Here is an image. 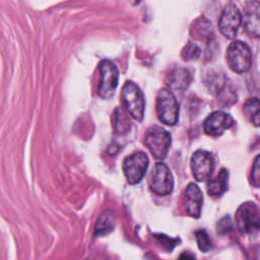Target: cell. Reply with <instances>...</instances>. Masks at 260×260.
<instances>
[{
	"label": "cell",
	"mask_w": 260,
	"mask_h": 260,
	"mask_svg": "<svg viewBox=\"0 0 260 260\" xmlns=\"http://www.w3.org/2000/svg\"><path fill=\"white\" fill-rule=\"evenodd\" d=\"M250 180H251V183L253 186L260 187V154L257 155L254 160L252 171H251Z\"/></svg>",
	"instance_id": "cell-21"
},
{
	"label": "cell",
	"mask_w": 260,
	"mask_h": 260,
	"mask_svg": "<svg viewBox=\"0 0 260 260\" xmlns=\"http://www.w3.org/2000/svg\"><path fill=\"white\" fill-rule=\"evenodd\" d=\"M149 187L157 195H168L174 188V178L170 169L162 162L153 166L149 175Z\"/></svg>",
	"instance_id": "cell-7"
},
{
	"label": "cell",
	"mask_w": 260,
	"mask_h": 260,
	"mask_svg": "<svg viewBox=\"0 0 260 260\" xmlns=\"http://www.w3.org/2000/svg\"><path fill=\"white\" fill-rule=\"evenodd\" d=\"M113 126H114L115 132L119 134L125 133L130 126V121L128 119V116L121 109H116L114 112Z\"/></svg>",
	"instance_id": "cell-18"
},
{
	"label": "cell",
	"mask_w": 260,
	"mask_h": 260,
	"mask_svg": "<svg viewBox=\"0 0 260 260\" xmlns=\"http://www.w3.org/2000/svg\"><path fill=\"white\" fill-rule=\"evenodd\" d=\"M244 27L246 32L253 38H260V2L250 1L244 9Z\"/></svg>",
	"instance_id": "cell-12"
},
{
	"label": "cell",
	"mask_w": 260,
	"mask_h": 260,
	"mask_svg": "<svg viewBox=\"0 0 260 260\" xmlns=\"http://www.w3.org/2000/svg\"><path fill=\"white\" fill-rule=\"evenodd\" d=\"M214 168L212 155L205 150H197L191 157V170L197 181H205L209 179Z\"/></svg>",
	"instance_id": "cell-10"
},
{
	"label": "cell",
	"mask_w": 260,
	"mask_h": 260,
	"mask_svg": "<svg viewBox=\"0 0 260 260\" xmlns=\"http://www.w3.org/2000/svg\"><path fill=\"white\" fill-rule=\"evenodd\" d=\"M115 219L112 211H105L98 219L95 224V236H105L113 231Z\"/></svg>",
	"instance_id": "cell-17"
},
{
	"label": "cell",
	"mask_w": 260,
	"mask_h": 260,
	"mask_svg": "<svg viewBox=\"0 0 260 260\" xmlns=\"http://www.w3.org/2000/svg\"><path fill=\"white\" fill-rule=\"evenodd\" d=\"M99 69L101 78L98 86V94L103 99H109L116 91L119 79V70L110 60H103L100 63Z\"/></svg>",
	"instance_id": "cell-6"
},
{
	"label": "cell",
	"mask_w": 260,
	"mask_h": 260,
	"mask_svg": "<svg viewBox=\"0 0 260 260\" xmlns=\"http://www.w3.org/2000/svg\"><path fill=\"white\" fill-rule=\"evenodd\" d=\"M229 187V173L225 169H221L216 178L209 180L207 183V193L212 197L221 196Z\"/></svg>",
	"instance_id": "cell-14"
},
{
	"label": "cell",
	"mask_w": 260,
	"mask_h": 260,
	"mask_svg": "<svg viewBox=\"0 0 260 260\" xmlns=\"http://www.w3.org/2000/svg\"><path fill=\"white\" fill-rule=\"evenodd\" d=\"M202 203L203 197L198 186L194 183L189 184L184 192V207L187 213L194 218L199 217Z\"/></svg>",
	"instance_id": "cell-13"
},
{
	"label": "cell",
	"mask_w": 260,
	"mask_h": 260,
	"mask_svg": "<svg viewBox=\"0 0 260 260\" xmlns=\"http://www.w3.org/2000/svg\"><path fill=\"white\" fill-rule=\"evenodd\" d=\"M167 83L170 88L184 90L190 83V73L188 70L183 68L174 69L169 73Z\"/></svg>",
	"instance_id": "cell-15"
},
{
	"label": "cell",
	"mask_w": 260,
	"mask_h": 260,
	"mask_svg": "<svg viewBox=\"0 0 260 260\" xmlns=\"http://www.w3.org/2000/svg\"><path fill=\"white\" fill-rule=\"evenodd\" d=\"M196 241L198 244V248L202 252H207L211 249V243L209 241L208 235L204 231H199L196 233Z\"/></svg>",
	"instance_id": "cell-19"
},
{
	"label": "cell",
	"mask_w": 260,
	"mask_h": 260,
	"mask_svg": "<svg viewBox=\"0 0 260 260\" xmlns=\"http://www.w3.org/2000/svg\"><path fill=\"white\" fill-rule=\"evenodd\" d=\"M144 143L150 150L153 157L162 159L167 156L171 145L170 133L161 127L152 126L145 132Z\"/></svg>",
	"instance_id": "cell-4"
},
{
	"label": "cell",
	"mask_w": 260,
	"mask_h": 260,
	"mask_svg": "<svg viewBox=\"0 0 260 260\" xmlns=\"http://www.w3.org/2000/svg\"><path fill=\"white\" fill-rule=\"evenodd\" d=\"M199 55H200V50H199V48H198L195 44H193V43H189V44L185 47V49H184V51H183V54H182L183 59L186 60V61L195 60V59H197V58L199 57Z\"/></svg>",
	"instance_id": "cell-20"
},
{
	"label": "cell",
	"mask_w": 260,
	"mask_h": 260,
	"mask_svg": "<svg viewBox=\"0 0 260 260\" xmlns=\"http://www.w3.org/2000/svg\"><path fill=\"white\" fill-rule=\"evenodd\" d=\"M234 124V119L222 111L211 113L203 122V130L210 136H219Z\"/></svg>",
	"instance_id": "cell-11"
},
{
	"label": "cell",
	"mask_w": 260,
	"mask_h": 260,
	"mask_svg": "<svg viewBox=\"0 0 260 260\" xmlns=\"http://www.w3.org/2000/svg\"><path fill=\"white\" fill-rule=\"evenodd\" d=\"M241 23H242V15L238 7L234 4L226 5L219 17V21H218L219 31L225 38L233 39L236 37Z\"/></svg>",
	"instance_id": "cell-9"
},
{
	"label": "cell",
	"mask_w": 260,
	"mask_h": 260,
	"mask_svg": "<svg viewBox=\"0 0 260 260\" xmlns=\"http://www.w3.org/2000/svg\"><path fill=\"white\" fill-rule=\"evenodd\" d=\"M238 229L246 235H255L260 231V210L253 202H245L236 213Z\"/></svg>",
	"instance_id": "cell-5"
},
{
	"label": "cell",
	"mask_w": 260,
	"mask_h": 260,
	"mask_svg": "<svg viewBox=\"0 0 260 260\" xmlns=\"http://www.w3.org/2000/svg\"><path fill=\"white\" fill-rule=\"evenodd\" d=\"M243 111L249 121L256 127L260 126V100L256 98L249 99L243 106Z\"/></svg>",
	"instance_id": "cell-16"
},
{
	"label": "cell",
	"mask_w": 260,
	"mask_h": 260,
	"mask_svg": "<svg viewBox=\"0 0 260 260\" xmlns=\"http://www.w3.org/2000/svg\"><path fill=\"white\" fill-rule=\"evenodd\" d=\"M121 99L128 114L140 122L144 116V98L141 89L132 81H127L121 90Z\"/></svg>",
	"instance_id": "cell-1"
},
{
	"label": "cell",
	"mask_w": 260,
	"mask_h": 260,
	"mask_svg": "<svg viewBox=\"0 0 260 260\" xmlns=\"http://www.w3.org/2000/svg\"><path fill=\"white\" fill-rule=\"evenodd\" d=\"M148 167V157L144 152L137 151L123 161L124 175L129 184H137L144 176Z\"/></svg>",
	"instance_id": "cell-8"
},
{
	"label": "cell",
	"mask_w": 260,
	"mask_h": 260,
	"mask_svg": "<svg viewBox=\"0 0 260 260\" xmlns=\"http://www.w3.org/2000/svg\"><path fill=\"white\" fill-rule=\"evenodd\" d=\"M226 62L234 72L244 73L248 71L252 63L250 48L244 42H233L226 50Z\"/></svg>",
	"instance_id": "cell-2"
},
{
	"label": "cell",
	"mask_w": 260,
	"mask_h": 260,
	"mask_svg": "<svg viewBox=\"0 0 260 260\" xmlns=\"http://www.w3.org/2000/svg\"><path fill=\"white\" fill-rule=\"evenodd\" d=\"M156 111L160 122L166 125H175L179 118V105L173 94L168 88H162L158 91L156 98Z\"/></svg>",
	"instance_id": "cell-3"
}]
</instances>
